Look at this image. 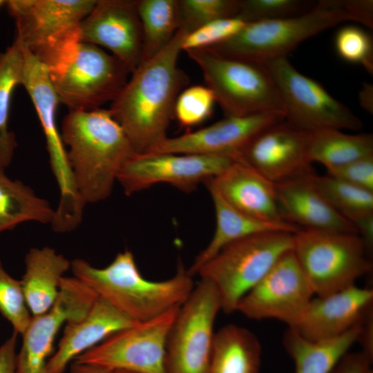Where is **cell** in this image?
Segmentation results:
<instances>
[{"label": "cell", "mask_w": 373, "mask_h": 373, "mask_svg": "<svg viewBox=\"0 0 373 373\" xmlns=\"http://www.w3.org/2000/svg\"><path fill=\"white\" fill-rule=\"evenodd\" d=\"M187 34L179 28L162 51L131 73L111 102L108 110L137 153L149 151L167 137L177 98L189 82L178 66Z\"/></svg>", "instance_id": "6da1fadb"}, {"label": "cell", "mask_w": 373, "mask_h": 373, "mask_svg": "<svg viewBox=\"0 0 373 373\" xmlns=\"http://www.w3.org/2000/svg\"><path fill=\"white\" fill-rule=\"evenodd\" d=\"M61 135L77 191L84 204L108 198L115 181L135 151L108 109L69 111Z\"/></svg>", "instance_id": "7a4b0ae2"}, {"label": "cell", "mask_w": 373, "mask_h": 373, "mask_svg": "<svg viewBox=\"0 0 373 373\" xmlns=\"http://www.w3.org/2000/svg\"><path fill=\"white\" fill-rule=\"evenodd\" d=\"M73 276L120 312L141 323L180 307L194 288L187 270L180 263L175 275L164 280L144 278L129 250L118 253L106 267L98 268L84 259L71 261Z\"/></svg>", "instance_id": "3957f363"}, {"label": "cell", "mask_w": 373, "mask_h": 373, "mask_svg": "<svg viewBox=\"0 0 373 373\" xmlns=\"http://www.w3.org/2000/svg\"><path fill=\"white\" fill-rule=\"evenodd\" d=\"M349 21L353 19L338 0L319 1L298 16L247 23L231 38L205 48L222 57L262 63L287 57L305 39Z\"/></svg>", "instance_id": "277c9868"}, {"label": "cell", "mask_w": 373, "mask_h": 373, "mask_svg": "<svg viewBox=\"0 0 373 373\" xmlns=\"http://www.w3.org/2000/svg\"><path fill=\"white\" fill-rule=\"evenodd\" d=\"M294 234L269 231L233 242L205 262L196 274L215 289L222 311L236 312L242 298L283 255L292 250Z\"/></svg>", "instance_id": "5b68a950"}, {"label": "cell", "mask_w": 373, "mask_h": 373, "mask_svg": "<svg viewBox=\"0 0 373 373\" xmlns=\"http://www.w3.org/2000/svg\"><path fill=\"white\" fill-rule=\"evenodd\" d=\"M97 0H8L15 19V39L50 71L80 42L79 25Z\"/></svg>", "instance_id": "8992f818"}, {"label": "cell", "mask_w": 373, "mask_h": 373, "mask_svg": "<svg viewBox=\"0 0 373 373\" xmlns=\"http://www.w3.org/2000/svg\"><path fill=\"white\" fill-rule=\"evenodd\" d=\"M185 52L200 68L225 117L265 113L285 117L278 88L261 64L222 57L207 48Z\"/></svg>", "instance_id": "52a82bcc"}, {"label": "cell", "mask_w": 373, "mask_h": 373, "mask_svg": "<svg viewBox=\"0 0 373 373\" xmlns=\"http://www.w3.org/2000/svg\"><path fill=\"white\" fill-rule=\"evenodd\" d=\"M20 45V44H19ZM23 55L22 84L39 117L46 142L49 161L60 191V200L51 223L54 231L67 232L80 223L84 202L80 198L70 166L67 151L56 123L59 104L46 66L27 48Z\"/></svg>", "instance_id": "ba28073f"}, {"label": "cell", "mask_w": 373, "mask_h": 373, "mask_svg": "<svg viewBox=\"0 0 373 373\" xmlns=\"http://www.w3.org/2000/svg\"><path fill=\"white\" fill-rule=\"evenodd\" d=\"M292 251L318 296L355 285L372 268L358 233L300 229L294 234Z\"/></svg>", "instance_id": "9c48e42d"}, {"label": "cell", "mask_w": 373, "mask_h": 373, "mask_svg": "<svg viewBox=\"0 0 373 373\" xmlns=\"http://www.w3.org/2000/svg\"><path fill=\"white\" fill-rule=\"evenodd\" d=\"M130 73L113 55L82 41L64 61L48 71L59 104L69 111H90L111 102Z\"/></svg>", "instance_id": "30bf717a"}, {"label": "cell", "mask_w": 373, "mask_h": 373, "mask_svg": "<svg viewBox=\"0 0 373 373\" xmlns=\"http://www.w3.org/2000/svg\"><path fill=\"white\" fill-rule=\"evenodd\" d=\"M261 64L272 77L285 108V119L307 132L359 130L361 119L318 82L298 72L287 57Z\"/></svg>", "instance_id": "8fae6325"}, {"label": "cell", "mask_w": 373, "mask_h": 373, "mask_svg": "<svg viewBox=\"0 0 373 373\" xmlns=\"http://www.w3.org/2000/svg\"><path fill=\"white\" fill-rule=\"evenodd\" d=\"M221 310L218 296L200 280L180 307L165 349L166 373H209L214 324Z\"/></svg>", "instance_id": "7c38bea8"}, {"label": "cell", "mask_w": 373, "mask_h": 373, "mask_svg": "<svg viewBox=\"0 0 373 373\" xmlns=\"http://www.w3.org/2000/svg\"><path fill=\"white\" fill-rule=\"evenodd\" d=\"M179 308H172L153 319L111 334L74 361L109 372L166 373V343Z\"/></svg>", "instance_id": "4fadbf2b"}, {"label": "cell", "mask_w": 373, "mask_h": 373, "mask_svg": "<svg viewBox=\"0 0 373 373\" xmlns=\"http://www.w3.org/2000/svg\"><path fill=\"white\" fill-rule=\"evenodd\" d=\"M314 295L291 250L242 298L236 312L253 320H278L294 328Z\"/></svg>", "instance_id": "5bb4252c"}, {"label": "cell", "mask_w": 373, "mask_h": 373, "mask_svg": "<svg viewBox=\"0 0 373 373\" xmlns=\"http://www.w3.org/2000/svg\"><path fill=\"white\" fill-rule=\"evenodd\" d=\"M234 161L222 155L136 153L120 170L117 181L128 195L158 183L189 192L222 173Z\"/></svg>", "instance_id": "9a60e30c"}, {"label": "cell", "mask_w": 373, "mask_h": 373, "mask_svg": "<svg viewBox=\"0 0 373 373\" xmlns=\"http://www.w3.org/2000/svg\"><path fill=\"white\" fill-rule=\"evenodd\" d=\"M97 298L92 289L75 276H64L53 306L44 314L32 316L21 335L15 373H45L55 337L62 325L83 318Z\"/></svg>", "instance_id": "2e32d148"}, {"label": "cell", "mask_w": 373, "mask_h": 373, "mask_svg": "<svg viewBox=\"0 0 373 373\" xmlns=\"http://www.w3.org/2000/svg\"><path fill=\"white\" fill-rule=\"evenodd\" d=\"M235 161L251 166L274 184L314 173L308 155V132L285 119L256 135Z\"/></svg>", "instance_id": "e0dca14e"}, {"label": "cell", "mask_w": 373, "mask_h": 373, "mask_svg": "<svg viewBox=\"0 0 373 373\" xmlns=\"http://www.w3.org/2000/svg\"><path fill=\"white\" fill-rule=\"evenodd\" d=\"M79 39L107 48L131 73L140 65L142 52L137 0H97L80 23Z\"/></svg>", "instance_id": "ac0fdd59"}, {"label": "cell", "mask_w": 373, "mask_h": 373, "mask_svg": "<svg viewBox=\"0 0 373 373\" xmlns=\"http://www.w3.org/2000/svg\"><path fill=\"white\" fill-rule=\"evenodd\" d=\"M284 119L283 115L274 113L225 117L198 131L167 137L146 153L222 155L236 160L256 135Z\"/></svg>", "instance_id": "d6986e66"}, {"label": "cell", "mask_w": 373, "mask_h": 373, "mask_svg": "<svg viewBox=\"0 0 373 373\" xmlns=\"http://www.w3.org/2000/svg\"><path fill=\"white\" fill-rule=\"evenodd\" d=\"M372 305L373 290L355 284L325 296L313 297L293 329L311 341L336 337L363 322L372 312Z\"/></svg>", "instance_id": "ffe728a7"}, {"label": "cell", "mask_w": 373, "mask_h": 373, "mask_svg": "<svg viewBox=\"0 0 373 373\" xmlns=\"http://www.w3.org/2000/svg\"><path fill=\"white\" fill-rule=\"evenodd\" d=\"M205 184L209 191L247 215L269 222L285 221L279 211L275 184L242 162L234 161Z\"/></svg>", "instance_id": "44dd1931"}, {"label": "cell", "mask_w": 373, "mask_h": 373, "mask_svg": "<svg viewBox=\"0 0 373 373\" xmlns=\"http://www.w3.org/2000/svg\"><path fill=\"white\" fill-rule=\"evenodd\" d=\"M137 323L97 296L83 318L66 323L57 350L48 359L45 373H63L77 356L111 334Z\"/></svg>", "instance_id": "7402d4cb"}, {"label": "cell", "mask_w": 373, "mask_h": 373, "mask_svg": "<svg viewBox=\"0 0 373 373\" xmlns=\"http://www.w3.org/2000/svg\"><path fill=\"white\" fill-rule=\"evenodd\" d=\"M308 176L275 184L283 220L300 229L358 233L354 225L316 189Z\"/></svg>", "instance_id": "603a6c76"}, {"label": "cell", "mask_w": 373, "mask_h": 373, "mask_svg": "<svg viewBox=\"0 0 373 373\" xmlns=\"http://www.w3.org/2000/svg\"><path fill=\"white\" fill-rule=\"evenodd\" d=\"M63 255L49 247L31 248L25 256V272L21 281L32 316L48 312L55 304L64 274L70 268Z\"/></svg>", "instance_id": "cb8c5ba5"}, {"label": "cell", "mask_w": 373, "mask_h": 373, "mask_svg": "<svg viewBox=\"0 0 373 373\" xmlns=\"http://www.w3.org/2000/svg\"><path fill=\"white\" fill-rule=\"evenodd\" d=\"M213 200L216 227L208 245L197 256L187 270L191 276L226 245L242 238L269 231L296 233L300 229L287 222H269L247 215L227 202L214 191H209Z\"/></svg>", "instance_id": "d4e9b609"}, {"label": "cell", "mask_w": 373, "mask_h": 373, "mask_svg": "<svg viewBox=\"0 0 373 373\" xmlns=\"http://www.w3.org/2000/svg\"><path fill=\"white\" fill-rule=\"evenodd\" d=\"M364 321L341 335L319 341L308 340L288 327L283 343L294 362L295 373H332L358 341Z\"/></svg>", "instance_id": "484cf974"}, {"label": "cell", "mask_w": 373, "mask_h": 373, "mask_svg": "<svg viewBox=\"0 0 373 373\" xmlns=\"http://www.w3.org/2000/svg\"><path fill=\"white\" fill-rule=\"evenodd\" d=\"M262 348L245 327L229 324L216 332L209 373H259Z\"/></svg>", "instance_id": "4316f807"}, {"label": "cell", "mask_w": 373, "mask_h": 373, "mask_svg": "<svg viewBox=\"0 0 373 373\" xmlns=\"http://www.w3.org/2000/svg\"><path fill=\"white\" fill-rule=\"evenodd\" d=\"M308 155L312 162L328 169L373 155V135L347 134L334 128L308 132Z\"/></svg>", "instance_id": "83f0119b"}, {"label": "cell", "mask_w": 373, "mask_h": 373, "mask_svg": "<svg viewBox=\"0 0 373 373\" xmlns=\"http://www.w3.org/2000/svg\"><path fill=\"white\" fill-rule=\"evenodd\" d=\"M54 216L47 200L22 182L8 178L5 169L0 168V233L24 222L51 224Z\"/></svg>", "instance_id": "f1b7e54d"}, {"label": "cell", "mask_w": 373, "mask_h": 373, "mask_svg": "<svg viewBox=\"0 0 373 373\" xmlns=\"http://www.w3.org/2000/svg\"><path fill=\"white\" fill-rule=\"evenodd\" d=\"M137 10L143 36L141 64L162 51L179 29L178 0H137Z\"/></svg>", "instance_id": "f546056e"}, {"label": "cell", "mask_w": 373, "mask_h": 373, "mask_svg": "<svg viewBox=\"0 0 373 373\" xmlns=\"http://www.w3.org/2000/svg\"><path fill=\"white\" fill-rule=\"evenodd\" d=\"M23 55L19 44L0 52V168L6 169L12 160L17 141L8 129V119L12 93L22 84Z\"/></svg>", "instance_id": "4dcf8cb0"}, {"label": "cell", "mask_w": 373, "mask_h": 373, "mask_svg": "<svg viewBox=\"0 0 373 373\" xmlns=\"http://www.w3.org/2000/svg\"><path fill=\"white\" fill-rule=\"evenodd\" d=\"M308 178L332 207L351 223L357 217L373 212V191L328 174L314 173Z\"/></svg>", "instance_id": "1f68e13d"}, {"label": "cell", "mask_w": 373, "mask_h": 373, "mask_svg": "<svg viewBox=\"0 0 373 373\" xmlns=\"http://www.w3.org/2000/svg\"><path fill=\"white\" fill-rule=\"evenodd\" d=\"M179 28L188 34L215 20L236 17L240 0H178Z\"/></svg>", "instance_id": "d6a6232c"}, {"label": "cell", "mask_w": 373, "mask_h": 373, "mask_svg": "<svg viewBox=\"0 0 373 373\" xmlns=\"http://www.w3.org/2000/svg\"><path fill=\"white\" fill-rule=\"evenodd\" d=\"M316 3L311 0H240L236 17L246 23L291 17L309 11Z\"/></svg>", "instance_id": "836d02e7"}, {"label": "cell", "mask_w": 373, "mask_h": 373, "mask_svg": "<svg viewBox=\"0 0 373 373\" xmlns=\"http://www.w3.org/2000/svg\"><path fill=\"white\" fill-rule=\"evenodd\" d=\"M0 314L21 336L28 327L32 314L20 280L12 278L0 260Z\"/></svg>", "instance_id": "e575fe53"}, {"label": "cell", "mask_w": 373, "mask_h": 373, "mask_svg": "<svg viewBox=\"0 0 373 373\" xmlns=\"http://www.w3.org/2000/svg\"><path fill=\"white\" fill-rule=\"evenodd\" d=\"M334 46L342 59L361 64L372 75L373 41L369 32L357 26H344L335 35Z\"/></svg>", "instance_id": "d590c367"}, {"label": "cell", "mask_w": 373, "mask_h": 373, "mask_svg": "<svg viewBox=\"0 0 373 373\" xmlns=\"http://www.w3.org/2000/svg\"><path fill=\"white\" fill-rule=\"evenodd\" d=\"M215 103V97L208 87L192 86L184 89L178 97L174 116L182 126L192 127L211 115Z\"/></svg>", "instance_id": "8d00e7d4"}, {"label": "cell", "mask_w": 373, "mask_h": 373, "mask_svg": "<svg viewBox=\"0 0 373 373\" xmlns=\"http://www.w3.org/2000/svg\"><path fill=\"white\" fill-rule=\"evenodd\" d=\"M245 24L237 17L209 22L187 34L183 40L182 50L205 48L221 43L237 34Z\"/></svg>", "instance_id": "74e56055"}, {"label": "cell", "mask_w": 373, "mask_h": 373, "mask_svg": "<svg viewBox=\"0 0 373 373\" xmlns=\"http://www.w3.org/2000/svg\"><path fill=\"white\" fill-rule=\"evenodd\" d=\"M327 174L373 191V155L328 169Z\"/></svg>", "instance_id": "f35d334b"}, {"label": "cell", "mask_w": 373, "mask_h": 373, "mask_svg": "<svg viewBox=\"0 0 373 373\" xmlns=\"http://www.w3.org/2000/svg\"><path fill=\"white\" fill-rule=\"evenodd\" d=\"M341 6L350 15L353 21L373 27V1L372 0L339 1Z\"/></svg>", "instance_id": "ab89813d"}, {"label": "cell", "mask_w": 373, "mask_h": 373, "mask_svg": "<svg viewBox=\"0 0 373 373\" xmlns=\"http://www.w3.org/2000/svg\"><path fill=\"white\" fill-rule=\"evenodd\" d=\"M372 361V358L363 351L347 353L332 373H370Z\"/></svg>", "instance_id": "60d3db41"}, {"label": "cell", "mask_w": 373, "mask_h": 373, "mask_svg": "<svg viewBox=\"0 0 373 373\" xmlns=\"http://www.w3.org/2000/svg\"><path fill=\"white\" fill-rule=\"evenodd\" d=\"M18 334H12L0 345V373H15L17 361V339Z\"/></svg>", "instance_id": "b9f144b4"}, {"label": "cell", "mask_w": 373, "mask_h": 373, "mask_svg": "<svg viewBox=\"0 0 373 373\" xmlns=\"http://www.w3.org/2000/svg\"><path fill=\"white\" fill-rule=\"evenodd\" d=\"M373 318L372 313L369 314L363 323V329L359 336L358 342L361 343L365 354L371 358L373 356Z\"/></svg>", "instance_id": "7bdbcfd3"}, {"label": "cell", "mask_w": 373, "mask_h": 373, "mask_svg": "<svg viewBox=\"0 0 373 373\" xmlns=\"http://www.w3.org/2000/svg\"><path fill=\"white\" fill-rule=\"evenodd\" d=\"M359 103L361 107L368 113H373V86L363 83L358 93Z\"/></svg>", "instance_id": "ee69618b"}, {"label": "cell", "mask_w": 373, "mask_h": 373, "mask_svg": "<svg viewBox=\"0 0 373 373\" xmlns=\"http://www.w3.org/2000/svg\"><path fill=\"white\" fill-rule=\"evenodd\" d=\"M69 373H111V372L93 365L73 361Z\"/></svg>", "instance_id": "f6af8a7d"}, {"label": "cell", "mask_w": 373, "mask_h": 373, "mask_svg": "<svg viewBox=\"0 0 373 373\" xmlns=\"http://www.w3.org/2000/svg\"><path fill=\"white\" fill-rule=\"evenodd\" d=\"M111 373H134V372H128L126 370H115V371L111 372Z\"/></svg>", "instance_id": "bcb514c9"}, {"label": "cell", "mask_w": 373, "mask_h": 373, "mask_svg": "<svg viewBox=\"0 0 373 373\" xmlns=\"http://www.w3.org/2000/svg\"><path fill=\"white\" fill-rule=\"evenodd\" d=\"M6 3V1L0 0V8H1L2 6L5 5Z\"/></svg>", "instance_id": "7dc6e473"}, {"label": "cell", "mask_w": 373, "mask_h": 373, "mask_svg": "<svg viewBox=\"0 0 373 373\" xmlns=\"http://www.w3.org/2000/svg\"><path fill=\"white\" fill-rule=\"evenodd\" d=\"M370 373H373V372H372V371H371V372H370Z\"/></svg>", "instance_id": "c3c4849f"}]
</instances>
